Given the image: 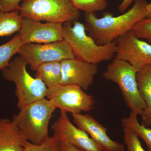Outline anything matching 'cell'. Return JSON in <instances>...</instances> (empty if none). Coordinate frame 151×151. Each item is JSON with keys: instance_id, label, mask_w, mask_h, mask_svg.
Here are the masks:
<instances>
[{"instance_id": "6da1fadb", "label": "cell", "mask_w": 151, "mask_h": 151, "mask_svg": "<svg viewBox=\"0 0 151 151\" xmlns=\"http://www.w3.org/2000/svg\"><path fill=\"white\" fill-rule=\"evenodd\" d=\"M145 0H136L132 8L118 16L106 12L101 18L94 13H84L86 31L97 43L104 45L129 32L138 22L147 18Z\"/></svg>"}, {"instance_id": "7a4b0ae2", "label": "cell", "mask_w": 151, "mask_h": 151, "mask_svg": "<svg viewBox=\"0 0 151 151\" xmlns=\"http://www.w3.org/2000/svg\"><path fill=\"white\" fill-rule=\"evenodd\" d=\"M63 24V37L68 44L76 58L92 64H97L114 58L116 50V41L104 45L97 43L88 35L85 25L75 21Z\"/></svg>"}, {"instance_id": "3957f363", "label": "cell", "mask_w": 151, "mask_h": 151, "mask_svg": "<svg viewBox=\"0 0 151 151\" xmlns=\"http://www.w3.org/2000/svg\"><path fill=\"white\" fill-rule=\"evenodd\" d=\"M55 109L51 101L42 98L23 108L12 121L28 141L40 145L49 137V123Z\"/></svg>"}, {"instance_id": "277c9868", "label": "cell", "mask_w": 151, "mask_h": 151, "mask_svg": "<svg viewBox=\"0 0 151 151\" xmlns=\"http://www.w3.org/2000/svg\"><path fill=\"white\" fill-rule=\"evenodd\" d=\"M28 65L20 56L11 60L8 67L2 70L4 79L12 81L16 86L17 106L20 110L46 97L47 87L40 79L32 77L27 70Z\"/></svg>"}, {"instance_id": "5b68a950", "label": "cell", "mask_w": 151, "mask_h": 151, "mask_svg": "<svg viewBox=\"0 0 151 151\" xmlns=\"http://www.w3.org/2000/svg\"><path fill=\"white\" fill-rule=\"evenodd\" d=\"M18 11L23 18L63 24L76 21L80 14L70 0H23Z\"/></svg>"}, {"instance_id": "8992f818", "label": "cell", "mask_w": 151, "mask_h": 151, "mask_svg": "<svg viewBox=\"0 0 151 151\" xmlns=\"http://www.w3.org/2000/svg\"><path fill=\"white\" fill-rule=\"evenodd\" d=\"M137 71L129 63L114 58L103 73V78L116 83L131 111L140 115L145 108L138 89Z\"/></svg>"}, {"instance_id": "52a82bcc", "label": "cell", "mask_w": 151, "mask_h": 151, "mask_svg": "<svg viewBox=\"0 0 151 151\" xmlns=\"http://www.w3.org/2000/svg\"><path fill=\"white\" fill-rule=\"evenodd\" d=\"M55 108L71 114L87 112L94 109L93 97L78 86L60 84L48 88L46 97Z\"/></svg>"}, {"instance_id": "ba28073f", "label": "cell", "mask_w": 151, "mask_h": 151, "mask_svg": "<svg viewBox=\"0 0 151 151\" xmlns=\"http://www.w3.org/2000/svg\"><path fill=\"white\" fill-rule=\"evenodd\" d=\"M18 54L35 71L39 65L45 63L76 58L72 49L64 40L42 45L24 44Z\"/></svg>"}, {"instance_id": "9c48e42d", "label": "cell", "mask_w": 151, "mask_h": 151, "mask_svg": "<svg viewBox=\"0 0 151 151\" xmlns=\"http://www.w3.org/2000/svg\"><path fill=\"white\" fill-rule=\"evenodd\" d=\"M116 41L114 58L129 63L137 72L151 66V44L135 37L131 31Z\"/></svg>"}, {"instance_id": "30bf717a", "label": "cell", "mask_w": 151, "mask_h": 151, "mask_svg": "<svg viewBox=\"0 0 151 151\" xmlns=\"http://www.w3.org/2000/svg\"><path fill=\"white\" fill-rule=\"evenodd\" d=\"M52 129L53 131L52 137L60 143H69L86 151H103L87 133L73 125L65 111H60Z\"/></svg>"}, {"instance_id": "8fae6325", "label": "cell", "mask_w": 151, "mask_h": 151, "mask_svg": "<svg viewBox=\"0 0 151 151\" xmlns=\"http://www.w3.org/2000/svg\"><path fill=\"white\" fill-rule=\"evenodd\" d=\"M63 24L42 23L40 21L23 18L18 34L23 44L49 43L63 40Z\"/></svg>"}, {"instance_id": "7c38bea8", "label": "cell", "mask_w": 151, "mask_h": 151, "mask_svg": "<svg viewBox=\"0 0 151 151\" xmlns=\"http://www.w3.org/2000/svg\"><path fill=\"white\" fill-rule=\"evenodd\" d=\"M61 64L62 79L60 84L76 85L85 91L94 83V76L98 70L97 64L76 58L63 60Z\"/></svg>"}, {"instance_id": "4fadbf2b", "label": "cell", "mask_w": 151, "mask_h": 151, "mask_svg": "<svg viewBox=\"0 0 151 151\" xmlns=\"http://www.w3.org/2000/svg\"><path fill=\"white\" fill-rule=\"evenodd\" d=\"M73 121L77 127L87 133L103 151H125L124 144L111 139L108 129L90 115L72 114Z\"/></svg>"}, {"instance_id": "5bb4252c", "label": "cell", "mask_w": 151, "mask_h": 151, "mask_svg": "<svg viewBox=\"0 0 151 151\" xmlns=\"http://www.w3.org/2000/svg\"><path fill=\"white\" fill-rule=\"evenodd\" d=\"M27 141L12 121L0 119V151H24Z\"/></svg>"}, {"instance_id": "9a60e30c", "label": "cell", "mask_w": 151, "mask_h": 151, "mask_svg": "<svg viewBox=\"0 0 151 151\" xmlns=\"http://www.w3.org/2000/svg\"><path fill=\"white\" fill-rule=\"evenodd\" d=\"M137 78L140 94L145 105L140 115L142 124L149 127L151 126V66L138 71Z\"/></svg>"}, {"instance_id": "2e32d148", "label": "cell", "mask_w": 151, "mask_h": 151, "mask_svg": "<svg viewBox=\"0 0 151 151\" xmlns=\"http://www.w3.org/2000/svg\"><path fill=\"white\" fill-rule=\"evenodd\" d=\"M35 71V78L40 79L47 88L57 86L61 83V62L53 61L42 63L38 66Z\"/></svg>"}, {"instance_id": "e0dca14e", "label": "cell", "mask_w": 151, "mask_h": 151, "mask_svg": "<svg viewBox=\"0 0 151 151\" xmlns=\"http://www.w3.org/2000/svg\"><path fill=\"white\" fill-rule=\"evenodd\" d=\"M23 17L19 11H0V37L10 36L19 32L21 28Z\"/></svg>"}, {"instance_id": "ac0fdd59", "label": "cell", "mask_w": 151, "mask_h": 151, "mask_svg": "<svg viewBox=\"0 0 151 151\" xmlns=\"http://www.w3.org/2000/svg\"><path fill=\"white\" fill-rule=\"evenodd\" d=\"M137 116V114L131 111L129 116L122 119V126L123 128L133 130L145 143L149 151H151V129L140 124Z\"/></svg>"}, {"instance_id": "d6986e66", "label": "cell", "mask_w": 151, "mask_h": 151, "mask_svg": "<svg viewBox=\"0 0 151 151\" xmlns=\"http://www.w3.org/2000/svg\"><path fill=\"white\" fill-rule=\"evenodd\" d=\"M23 44L18 34L8 42L0 45V70L8 67L12 57L18 53Z\"/></svg>"}, {"instance_id": "ffe728a7", "label": "cell", "mask_w": 151, "mask_h": 151, "mask_svg": "<svg viewBox=\"0 0 151 151\" xmlns=\"http://www.w3.org/2000/svg\"><path fill=\"white\" fill-rule=\"evenodd\" d=\"M73 6L84 13H95L108 7V0H70Z\"/></svg>"}, {"instance_id": "44dd1931", "label": "cell", "mask_w": 151, "mask_h": 151, "mask_svg": "<svg viewBox=\"0 0 151 151\" xmlns=\"http://www.w3.org/2000/svg\"><path fill=\"white\" fill-rule=\"evenodd\" d=\"M131 32L136 37L151 45V17L146 18L134 26Z\"/></svg>"}, {"instance_id": "7402d4cb", "label": "cell", "mask_w": 151, "mask_h": 151, "mask_svg": "<svg viewBox=\"0 0 151 151\" xmlns=\"http://www.w3.org/2000/svg\"><path fill=\"white\" fill-rule=\"evenodd\" d=\"M24 151H61L60 143L53 137H49L45 142L36 145L27 141Z\"/></svg>"}, {"instance_id": "603a6c76", "label": "cell", "mask_w": 151, "mask_h": 151, "mask_svg": "<svg viewBox=\"0 0 151 151\" xmlns=\"http://www.w3.org/2000/svg\"><path fill=\"white\" fill-rule=\"evenodd\" d=\"M123 138L127 151H146L143 148L139 137L133 130L123 128Z\"/></svg>"}, {"instance_id": "cb8c5ba5", "label": "cell", "mask_w": 151, "mask_h": 151, "mask_svg": "<svg viewBox=\"0 0 151 151\" xmlns=\"http://www.w3.org/2000/svg\"><path fill=\"white\" fill-rule=\"evenodd\" d=\"M22 0H0V11L3 12L18 11Z\"/></svg>"}, {"instance_id": "d4e9b609", "label": "cell", "mask_w": 151, "mask_h": 151, "mask_svg": "<svg viewBox=\"0 0 151 151\" xmlns=\"http://www.w3.org/2000/svg\"><path fill=\"white\" fill-rule=\"evenodd\" d=\"M61 151H86L67 142L60 143Z\"/></svg>"}, {"instance_id": "484cf974", "label": "cell", "mask_w": 151, "mask_h": 151, "mask_svg": "<svg viewBox=\"0 0 151 151\" xmlns=\"http://www.w3.org/2000/svg\"><path fill=\"white\" fill-rule=\"evenodd\" d=\"M135 1L136 0H123L118 8L119 12L124 13L131 5V4Z\"/></svg>"}, {"instance_id": "4316f807", "label": "cell", "mask_w": 151, "mask_h": 151, "mask_svg": "<svg viewBox=\"0 0 151 151\" xmlns=\"http://www.w3.org/2000/svg\"><path fill=\"white\" fill-rule=\"evenodd\" d=\"M146 12H147V18L151 17V2L148 3L146 7Z\"/></svg>"}]
</instances>
